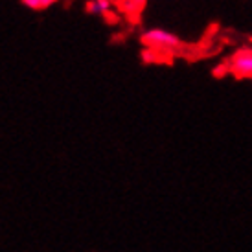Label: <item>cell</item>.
I'll list each match as a JSON object with an SVG mask.
<instances>
[{
    "mask_svg": "<svg viewBox=\"0 0 252 252\" xmlns=\"http://www.w3.org/2000/svg\"><path fill=\"white\" fill-rule=\"evenodd\" d=\"M142 42L151 50H175L181 46V39L168 30L153 28L142 33Z\"/></svg>",
    "mask_w": 252,
    "mask_h": 252,
    "instance_id": "6da1fadb",
    "label": "cell"
},
{
    "mask_svg": "<svg viewBox=\"0 0 252 252\" xmlns=\"http://www.w3.org/2000/svg\"><path fill=\"white\" fill-rule=\"evenodd\" d=\"M230 72L238 77H252V50L241 48L230 57Z\"/></svg>",
    "mask_w": 252,
    "mask_h": 252,
    "instance_id": "7a4b0ae2",
    "label": "cell"
},
{
    "mask_svg": "<svg viewBox=\"0 0 252 252\" xmlns=\"http://www.w3.org/2000/svg\"><path fill=\"white\" fill-rule=\"evenodd\" d=\"M85 9H87V13L105 15L112 9V2L111 0H89Z\"/></svg>",
    "mask_w": 252,
    "mask_h": 252,
    "instance_id": "3957f363",
    "label": "cell"
},
{
    "mask_svg": "<svg viewBox=\"0 0 252 252\" xmlns=\"http://www.w3.org/2000/svg\"><path fill=\"white\" fill-rule=\"evenodd\" d=\"M57 0H21V4L24 7H28L32 11H44L56 4Z\"/></svg>",
    "mask_w": 252,
    "mask_h": 252,
    "instance_id": "277c9868",
    "label": "cell"
}]
</instances>
